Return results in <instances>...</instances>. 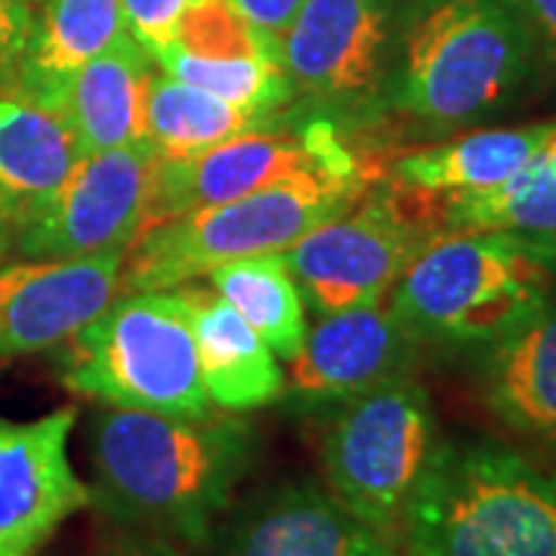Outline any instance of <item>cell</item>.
<instances>
[{
    "instance_id": "cell-1",
    "label": "cell",
    "mask_w": 556,
    "mask_h": 556,
    "mask_svg": "<svg viewBox=\"0 0 556 556\" xmlns=\"http://www.w3.org/2000/svg\"><path fill=\"white\" fill-rule=\"evenodd\" d=\"M254 452L257 437L239 415L177 417L105 405L93 420L90 497L124 529L201 547L229 510Z\"/></svg>"
},
{
    "instance_id": "cell-2",
    "label": "cell",
    "mask_w": 556,
    "mask_h": 556,
    "mask_svg": "<svg viewBox=\"0 0 556 556\" xmlns=\"http://www.w3.org/2000/svg\"><path fill=\"white\" fill-rule=\"evenodd\" d=\"M538 80L519 0H405L396 7L383 112L452 137L510 109Z\"/></svg>"
},
{
    "instance_id": "cell-3",
    "label": "cell",
    "mask_w": 556,
    "mask_h": 556,
    "mask_svg": "<svg viewBox=\"0 0 556 556\" xmlns=\"http://www.w3.org/2000/svg\"><path fill=\"white\" fill-rule=\"evenodd\" d=\"M402 556H556V470L501 442H437Z\"/></svg>"
},
{
    "instance_id": "cell-4",
    "label": "cell",
    "mask_w": 556,
    "mask_h": 556,
    "mask_svg": "<svg viewBox=\"0 0 556 556\" xmlns=\"http://www.w3.org/2000/svg\"><path fill=\"white\" fill-rule=\"evenodd\" d=\"M554 294L556 239L455 229L417 251L390 291V306L420 343L489 346Z\"/></svg>"
},
{
    "instance_id": "cell-5",
    "label": "cell",
    "mask_w": 556,
    "mask_h": 556,
    "mask_svg": "<svg viewBox=\"0 0 556 556\" xmlns=\"http://www.w3.org/2000/svg\"><path fill=\"white\" fill-rule=\"evenodd\" d=\"M375 174H316L211 204L146 229L124 254L121 291H164L207 278L223 263L285 254L318 223L362 199Z\"/></svg>"
},
{
    "instance_id": "cell-6",
    "label": "cell",
    "mask_w": 556,
    "mask_h": 556,
    "mask_svg": "<svg viewBox=\"0 0 556 556\" xmlns=\"http://www.w3.org/2000/svg\"><path fill=\"white\" fill-rule=\"evenodd\" d=\"M60 350L62 387L75 396L177 417L214 412L201 383L192 325L174 288L118 291Z\"/></svg>"
},
{
    "instance_id": "cell-7",
    "label": "cell",
    "mask_w": 556,
    "mask_h": 556,
    "mask_svg": "<svg viewBox=\"0 0 556 556\" xmlns=\"http://www.w3.org/2000/svg\"><path fill=\"white\" fill-rule=\"evenodd\" d=\"M437 442L430 393L412 375L387 380L334 408L321 439L328 492L399 547L408 501Z\"/></svg>"
},
{
    "instance_id": "cell-8",
    "label": "cell",
    "mask_w": 556,
    "mask_h": 556,
    "mask_svg": "<svg viewBox=\"0 0 556 556\" xmlns=\"http://www.w3.org/2000/svg\"><path fill=\"white\" fill-rule=\"evenodd\" d=\"M427 201L378 179L338 217L318 223L281 257L316 316L390 298L417 251L437 239Z\"/></svg>"
},
{
    "instance_id": "cell-9",
    "label": "cell",
    "mask_w": 556,
    "mask_h": 556,
    "mask_svg": "<svg viewBox=\"0 0 556 556\" xmlns=\"http://www.w3.org/2000/svg\"><path fill=\"white\" fill-rule=\"evenodd\" d=\"M390 159L353 149L331 115L294 121L291 115L273 127L251 130L204 149L192 159L159 161L155 192L146 214V229L189 211L241 199L278 182L316 174H387ZM139 232V236H142Z\"/></svg>"
},
{
    "instance_id": "cell-10",
    "label": "cell",
    "mask_w": 556,
    "mask_h": 556,
    "mask_svg": "<svg viewBox=\"0 0 556 556\" xmlns=\"http://www.w3.org/2000/svg\"><path fill=\"white\" fill-rule=\"evenodd\" d=\"M159 155L149 142L87 152L50 199L13 236L28 260H87L127 254L155 192Z\"/></svg>"
},
{
    "instance_id": "cell-11",
    "label": "cell",
    "mask_w": 556,
    "mask_h": 556,
    "mask_svg": "<svg viewBox=\"0 0 556 556\" xmlns=\"http://www.w3.org/2000/svg\"><path fill=\"white\" fill-rule=\"evenodd\" d=\"M393 0H303L278 38L294 97L375 118L393 60Z\"/></svg>"
},
{
    "instance_id": "cell-12",
    "label": "cell",
    "mask_w": 556,
    "mask_h": 556,
    "mask_svg": "<svg viewBox=\"0 0 556 556\" xmlns=\"http://www.w3.org/2000/svg\"><path fill=\"white\" fill-rule=\"evenodd\" d=\"M424 343L402 325L390 298L318 316L298 356L285 362V405L334 412L387 380L405 378Z\"/></svg>"
},
{
    "instance_id": "cell-13",
    "label": "cell",
    "mask_w": 556,
    "mask_h": 556,
    "mask_svg": "<svg viewBox=\"0 0 556 556\" xmlns=\"http://www.w3.org/2000/svg\"><path fill=\"white\" fill-rule=\"evenodd\" d=\"M78 412L0 417V556H38L68 517L93 504L68 457Z\"/></svg>"
},
{
    "instance_id": "cell-14",
    "label": "cell",
    "mask_w": 556,
    "mask_h": 556,
    "mask_svg": "<svg viewBox=\"0 0 556 556\" xmlns=\"http://www.w3.org/2000/svg\"><path fill=\"white\" fill-rule=\"evenodd\" d=\"M124 254L0 266V358L56 350L121 291Z\"/></svg>"
},
{
    "instance_id": "cell-15",
    "label": "cell",
    "mask_w": 556,
    "mask_h": 556,
    "mask_svg": "<svg viewBox=\"0 0 556 556\" xmlns=\"http://www.w3.org/2000/svg\"><path fill=\"white\" fill-rule=\"evenodd\" d=\"M223 556H402L316 482H281L241 507Z\"/></svg>"
},
{
    "instance_id": "cell-16",
    "label": "cell",
    "mask_w": 556,
    "mask_h": 556,
    "mask_svg": "<svg viewBox=\"0 0 556 556\" xmlns=\"http://www.w3.org/2000/svg\"><path fill=\"white\" fill-rule=\"evenodd\" d=\"M554 139L556 118L519 127L460 130L393 155L383 179L424 201L477 195L519 174Z\"/></svg>"
},
{
    "instance_id": "cell-17",
    "label": "cell",
    "mask_w": 556,
    "mask_h": 556,
    "mask_svg": "<svg viewBox=\"0 0 556 556\" xmlns=\"http://www.w3.org/2000/svg\"><path fill=\"white\" fill-rule=\"evenodd\" d=\"M192 325L204 393L226 415H248L281 402L285 368L257 331L214 288L186 281L174 288Z\"/></svg>"
},
{
    "instance_id": "cell-18",
    "label": "cell",
    "mask_w": 556,
    "mask_h": 556,
    "mask_svg": "<svg viewBox=\"0 0 556 556\" xmlns=\"http://www.w3.org/2000/svg\"><path fill=\"white\" fill-rule=\"evenodd\" d=\"M477 378L497 424L556 452V294L510 334L482 346Z\"/></svg>"
},
{
    "instance_id": "cell-19",
    "label": "cell",
    "mask_w": 556,
    "mask_h": 556,
    "mask_svg": "<svg viewBox=\"0 0 556 556\" xmlns=\"http://www.w3.org/2000/svg\"><path fill=\"white\" fill-rule=\"evenodd\" d=\"M155 56L130 31L62 84L56 105L84 155L146 142V93Z\"/></svg>"
},
{
    "instance_id": "cell-20",
    "label": "cell",
    "mask_w": 556,
    "mask_h": 556,
    "mask_svg": "<svg viewBox=\"0 0 556 556\" xmlns=\"http://www.w3.org/2000/svg\"><path fill=\"white\" fill-rule=\"evenodd\" d=\"M80 159L84 149L56 105L0 90V219L13 226V236Z\"/></svg>"
},
{
    "instance_id": "cell-21",
    "label": "cell",
    "mask_w": 556,
    "mask_h": 556,
    "mask_svg": "<svg viewBox=\"0 0 556 556\" xmlns=\"http://www.w3.org/2000/svg\"><path fill=\"white\" fill-rule=\"evenodd\" d=\"M124 35L127 20L121 0H43L16 90L50 105L65 80Z\"/></svg>"
},
{
    "instance_id": "cell-22",
    "label": "cell",
    "mask_w": 556,
    "mask_h": 556,
    "mask_svg": "<svg viewBox=\"0 0 556 556\" xmlns=\"http://www.w3.org/2000/svg\"><path fill=\"white\" fill-rule=\"evenodd\" d=\"M288 115L291 112L266 115L241 109L207 90L170 78L167 72H155L146 93V142L159 161L192 159L226 139L273 127Z\"/></svg>"
},
{
    "instance_id": "cell-23",
    "label": "cell",
    "mask_w": 556,
    "mask_h": 556,
    "mask_svg": "<svg viewBox=\"0 0 556 556\" xmlns=\"http://www.w3.org/2000/svg\"><path fill=\"white\" fill-rule=\"evenodd\" d=\"M211 288L239 313L278 362H291L306 340V300L281 254H260L223 263L207 273Z\"/></svg>"
},
{
    "instance_id": "cell-24",
    "label": "cell",
    "mask_w": 556,
    "mask_h": 556,
    "mask_svg": "<svg viewBox=\"0 0 556 556\" xmlns=\"http://www.w3.org/2000/svg\"><path fill=\"white\" fill-rule=\"evenodd\" d=\"M439 232L507 229L556 239V139L519 174L489 192L430 201Z\"/></svg>"
},
{
    "instance_id": "cell-25",
    "label": "cell",
    "mask_w": 556,
    "mask_h": 556,
    "mask_svg": "<svg viewBox=\"0 0 556 556\" xmlns=\"http://www.w3.org/2000/svg\"><path fill=\"white\" fill-rule=\"evenodd\" d=\"M167 47L204 62L278 56V40L254 28L229 0H192L179 16Z\"/></svg>"
},
{
    "instance_id": "cell-26",
    "label": "cell",
    "mask_w": 556,
    "mask_h": 556,
    "mask_svg": "<svg viewBox=\"0 0 556 556\" xmlns=\"http://www.w3.org/2000/svg\"><path fill=\"white\" fill-rule=\"evenodd\" d=\"M189 3L192 0H121V10L127 20V31L152 56H159L174 38V28Z\"/></svg>"
},
{
    "instance_id": "cell-27",
    "label": "cell",
    "mask_w": 556,
    "mask_h": 556,
    "mask_svg": "<svg viewBox=\"0 0 556 556\" xmlns=\"http://www.w3.org/2000/svg\"><path fill=\"white\" fill-rule=\"evenodd\" d=\"M31 25V0H0V90H16Z\"/></svg>"
},
{
    "instance_id": "cell-28",
    "label": "cell",
    "mask_w": 556,
    "mask_h": 556,
    "mask_svg": "<svg viewBox=\"0 0 556 556\" xmlns=\"http://www.w3.org/2000/svg\"><path fill=\"white\" fill-rule=\"evenodd\" d=\"M532 43H535L538 80L556 84V0H519Z\"/></svg>"
},
{
    "instance_id": "cell-29",
    "label": "cell",
    "mask_w": 556,
    "mask_h": 556,
    "mask_svg": "<svg viewBox=\"0 0 556 556\" xmlns=\"http://www.w3.org/2000/svg\"><path fill=\"white\" fill-rule=\"evenodd\" d=\"M229 3H232L254 28H260L263 35H269L273 40H278L285 35V28L291 25V20L298 16L303 0H229Z\"/></svg>"
},
{
    "instance_id": "cell-30",
    "label": "cell",
    "mask_w": 556,
    "mask_h": 556,
    "mask_svg": "<svg viewBox=\"0 0 556 556\" xmlns=\"http://www.w3.org/2000/svg\"><path fill=\"white\" fill-rule=\"evenodd\" d=\"M100 556H189V551H182V544L174 538L142 532V529H124L102 547Z\"/></svg>"
},
{
    "instance_id": "cell-31",
    "label": "cell",
    "mask_w": 556,
    "mask_h": 556,
    "mask_svg": "<svg viewBox=\"0 0 556 556\" xmlns=\"http://www.w3.org/2000/svg\"><path fill=\"white\" fill-rule=\"evenodd\" d=\"M13 244V226L7 223V219H0V257H3V251Z\"/></svg>"
}]
</instances>
